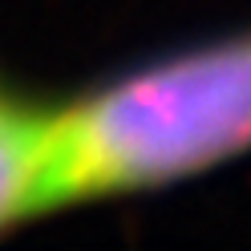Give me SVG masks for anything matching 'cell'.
<instances>
[{
    "label": "cell",
    "mask_w": 251,
    "mask_h": 251,
    "mask_svg": "<svg viewBox=\"0 0 251 251\" xmlns=\"http://www.w3.org/2000/svg\"><path fill=\"white\" fill-rule=\"evenodd\" d=\"M49 207V109L0 89V231Z\"/></svg>",
    "instance_id": "2"
},
{
    "label": "cell",
    "mask_w": 251,
    "mask_h": 251,
    "mask_svg": "<svg viewBox=\"0 0 251 251\" xmlns=\"http://www.w3.org/2000/svg\"><path fill=\"white\" fill-rule=\"evenodd\" d=\"M251 154V28L49 109V207L162 191Z\"/></svg>",
    "instance_id": "1"
}]
</instances>
